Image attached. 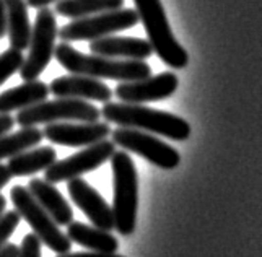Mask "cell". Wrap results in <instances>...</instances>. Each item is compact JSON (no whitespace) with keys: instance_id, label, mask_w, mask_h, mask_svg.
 I'll return each mask as SVG.
<instances>
[{"instance_id":"cell-5","label":"cell","mask_w":262,"mask_h":257,"mask_svg":"<svg viewBox=\"0 0 262 257\" xmlns=\"http://www.w3.org/2000/svg\"><path fill=\"white\" fill-rule=\"evenodd\" d=\"M99 117H101V109L92 103L74 98H57L21 109L15 121L21 127H36L38 124H54L59 121L98 122Z\"/></svg>"},{"instance_id":"cell-26","label":"cell","mask_w":262,"mask_h":257,"mask_svg":"<svg viewBox=\"0 0 262 257\" xmlns=\"http://www.w3.org/2000/svg\"><path fill=\"white\" fill-rule=\"evenodd\" d=\"M15 124L16 121L10 114H0V137L10 132Z\"/></svg>"},{"instance_id":"cell-24","label":"cell","mask_w":262,"mask_h":257,"mask_svg":"<svg viewBox=\"0 0 262 257\" xmlns=\"http://www.w3.org/2000/svg\"><path fill=\"white\" fill-rule=\"evenodd\" d=\"M20 213L16 212H7L4 213L2 217H0V249L7 244L8 241V238H10L13 233H15V229L18 228V225H20Z\"/></svg>"},{"instance_id":"cell-4","label":"cell","mask_w":262,"mask_h":257,"mask_svg":"<svg viewBox=\"0 0 262 257\" xmlns=\"http://www.w3.org/2000/svg\"><path fill=\"white\" fill-rule=\"evenodd\" d=\"M134 2L140 22L147 31L153 52H157L166 66L173 69H184L189 62V56L173 36L165 8L160 0H134Z\"/></svg>"},{"instance_id":"cell-14","label":"cell","mask_w":262,"mask_h":257,"mask_svg":"<svg viewBox=\"0 0 262 257\" xmlns=\"http://www.w3.org/2000/svg\"><path fill=\"white\" fill-rule=\"evenodd\" d=\"M49 91L56 98H74L83 101H99V103H110L113 98V90L101 80L75 75V73L52 80Z\"/></svg>"},{"instance_id":"cell-10","label":"cell","mask_w":262,"mask_h":257,"mask_svg":"<svg viewBox=\"0 0 262 257\" xmlns=\"http://www.w3.org/2000/svg\"><path fill=\"white\" fill-rule=\"evenodd\" d=\"M116 152V143L113 140H101L95 145L86 146L85 150L78 152L72 157L56 161L44 173V179L51 184L57 182H69L75 178H80L82 174L98 169L104 164Z\"/></svg>"},{"instance_id":"cell-15","label":"cell","mask_w":262,"mask_h":257,"mask_svg":"<svg viewBox=\"0 0 262 257\" xmlns=\"http://www.w3.org/2000/svg\"><path fill=\"white\" fill-rule=\"evenodd\" d=\"M90 51L96 56L125 60H145L153 54L150 41L142 38H125V36H104L90 41Z\"/></svg>"},{"instance_id":"cell-32","label":"cell","mask_w":262,"mask_h":257,"mask_svg":"<svg viewBox=\"0 0 262 257\" xmlns=\"http://www.w3.org/2000/svg\"><path fill=\"white\" fill-rule=\"evenodd\" d=\"M5 207H7V199L4 196H0V217L4 215L5 212Z\"/></svg>"},{"instance_id":"cell-3","label":"cell","mask_w":262,"mask_h":257,"mask_svg":"<svg viewBox=\"0 0 262 257\" xmlns=\"http://www.w3.org/2000/svg\"><path fill=\"white\" fill-rule=\"evenodd\" d=\"M111 168L114 178V202L113 215L116 229L122 236L135 231L139 207V178L137 169L127 152H114L111 157Z\"/></svg>"},{"instance_id":"cell-31","label":"cell","mask_w":262,"mask_h":257,"mask_svg":"<svg viewBox=\"0 0 262 257\" xmlns=\"http://www.w3.org/2000/svg\"><path fill=\"white\" fill-rule=\"evenodd\" d=\"M54 2H59V0H26V4H28V7H33V8H44L48 7Z\"/></svg>"},{"instance_id":"cell-1","label":"cell","mask_w":262,"mask_h":257,"mask_svg":"<svg viewBox=\"0 0 262 257\" xmlns=\"http://www.w3.org/2000/svg\"><path fill=\"white\" fill-rule=\"evenodd\" d=\"M54 57L69 73L85 75L96 80L137 81L151 77V69L143 60L113 59L96 54H83L74 49L69 42L59 44L54 51Z\"/></svg>"},{"instance_id":"cell-29","label":"cell","mask_w":262,"mask_h":257,"mask_svg":"<svg viewBox=\"0 0 262 257\" xmlns=\"http://www.w3.org/2000/svg\"><path fill=\"white\" fill-rule=\"evenodd\" d=\"M18 254H20V247L12 243H7L2 249H0V257H18Z\"/></svg>"},{"instance_id":"cell-25","label":"cell","mask_w":262,"mask_h":257,"mask_svg":"<svg viewBox=\"0 0 262 257\" xmlns=\"http://www.w3.org/2000/svg\"><path fill=\"white\" fill-rule=\"evenodd\" d=\"M18 257H41V241L34 233L26 234L23 238Z\"/></svg>"},{"instance_id":"cell-12","label":"cell","mask_w":262,"mask_h":257,"mask_svg":"<svg viewBox=\"0 0 262 257\" xmlns=\"http://www.w3.org/2000/svg\"><path fill=\"white\" fill-rule=\"evenodd\" d=\"M44 139L56 145L66 146H90L111 135V127L107 122H64L48 124L42 131Z\"/></svg>"},{"instance_id":"cell-28","label":"cell","mask_w":262,"mask_h":257,"mask_svg":"<svg viewBox=\"0 0 262 257\" xmlns=\"http://www.w3.org/2000/svg\"><path fill=\"white\" fill-rule=\"evenodd\" d=\"M59 257H124L117 254H101V252H77V254H60Z\"/></svg>"},{"instance_id":"cell-30","label":"cell","mask_w":262,"mask_h":257,"mask_svg":"<svg viewBox=\"0 0 262 257\" xmlns=\"http://www.w3.org/2000/svg\"><path fill=\"white\" fill-rule=\"evenodd\" d=\"M10 179H12V174H10V171H8V168L5 166V164H0V190L10 182Z\"/></svg>"},{"instance_id":"cell-7","label":"cell","mask_w":262,"mask_h":257,"mask_svg":"<svg viewBox=\"0 0 262 257\" xmlns=\"http://www.w3.org/2000/svg\"><path fill=\"white\" fill-rule=\"evenodd\" d=\"M140 22L137 10L119 8L113 12H103L98 15L75 18L69 25L59 30V38L64 42L74 41H95L104 36H111L117 31L134 28Z\"/></svg>"},{"instance_id":"cell-27","label":"cell","mask_w":262,"mask_h":257,"mask_svg":"<svg viewBox=\"0 0 262 257\" xmlns=\"http://www.w3.org/2000/svg\"><path fill=\"white\" fill-rule=\"evenodd\" d=\"M7 34V5L5 0H0V39Z\"/></svg>"},{"instance_id":"cell-2","label":"cell","mask_w":262,"mask_h":257,"mask_svg":"<svg viewBox=\"0 0 262 257\" xmlns=\"http://www.w3.org/2000/svg\"><path fill=\"white\" fill-rule=\"evenodd\" d=\"M101 116L106 122L119 127H130L139 131L168 137L171 140L183 142L191 135V125L183 117L158 109H151L132 103H104Z\"/></svg>"},{"instance_id":"cell-13","label":"cell","mask_w":262,"mask_h":257,"mask_svg":"<svg viewBox=\"0 0 262 257\" xmlns=\"http://www.w3.org/2000/svg\"><path fill=\"white\" fill-rule=\"evenodd\" d=\"M69 194L75 205L88 217L93 226L111 231L116 229V222L113 215V207L106 204V200L99 196V192L93 189L82 178H75L67 184Z\"/></svg>"},{"instance_id":"cell-11","label":"cell","mask_w":262,"mask_h":257,"mask_svg":"<svg viewBox=\"0 0 262 257\" xmlns=\"http://www.w3.org/2000/svg\"><path fill=\"white\" fill-rule=\"evenodd\" d=\"M178 83L179 81L174 73L163 72L157 77H148L137 81H121L114 93L122 103L140 104L169 98L178 90Z\"/></svg>"},{"instance_id":"cell-22","label":"cell","mask_w":262,"mask_h":257,"mask_svg":"<svg viewBox=\"0 0 262 257\" xmlns=\"http://www.w3.org/2000/svg\"><path fill=\"white\" fill-rule=\"evenodd\" d=\"M42 139L44 134L38 127H23L21 131L15 134H5L0 137V160L12 158L25 150L34 148L36 145H39Z\"/></svg>"},{"instance_id":"cell-9","label":"cell","mask_w":262,"mask_h":257,"mask_svg":"<svg viewBox=\"0 0 262 257\" xmlns=\"http://www.w3.org/2000/svg\"><path fill=\"white\" fill-rule=\"evenodd\" d=\"M111 137L117 146L139 155L161 169H174L181 163V155L176 148L148 132L130 127H119L111 132Z\"/></svg>"},{"instance_id":"cell-16","label":"cell","mask_w":262,"mask_h":257,"mask_svg":"<svg viewBox=\"0 0 262 257\" xmlns=\"http://www.w3.org/2000/svg\"><path fill=\"white\" fill-rule=\"evenodd\" d=\"M28 190L59 226H69L72 223L74 210L69 205V202L62 197L60 192L54 187V184H51L46 179L34 178L30 181Z\"/></svg>"},{"instance_id":"cell-21","label":"cell","mask_w":262,"mask_h":257,"mask_svg":"<svg viewBox=\"0 0 262 257\" xmlns=\"http://www.w3.org/2000/svg\"><path fill=\"white\" fill-rule=\"evenodd\" d=\"M124 7V0H59L54 7L57 15L67 18H85L103 12L119 10Z\"/></svg>"},{"instance_id":"cell-18","label":"cell","mask_w":262,"mask_h":257,"mask_svg":"<svg viewBox=\"0 0 262 257\" xmlns=\"http://www.w3.org/2000/svg\"><path fill=\"white\" fill-rule=\"evenodd\" d=\"M7 5V33L10 48L26 51L31 39V30L26 0H5Z\"/></svg>"},{"instance_id":"cell-17","label":"cell","mask_w":262,"mask_h":257,"mask_svg":"<svg viewBox=\"0 0 262 257\" xmlns=\"http://www.w3.org/2000/svg\"><path fill=\"white\" fill-rule=\"evenodd\" d=\"M49 93V85L41 80L25 81L23 85L5 90L4 93H0V114H10L12 111H21L42 103Z\"/></svg>"},{"instance_id":"cell-19","label":"cell","mask_w":262,"mask_h":257,"mask_svg":"<svg viewBox=\"0 0 262 257\" xmlns=\"http://www.w3.org/2000/svg\"><path fill=\"white\" fill-rule=\"evenodd\" d=\"M67 236L70 241H74L83 247H88L93 252L101 254H116L119 251V243L116 238L104 229L96 226H88L80 222H72L67 226Z\"/></svg>"},{"instance_id":"cell-20","label":"cell","mask_w":262,"mask_h":257,"mask_svg":"<svg viewBox=\"0 0 262 257\" xmlns=\"http://www.w3.org/2000/svg\"><path fill=\"white\" fill-rule=\"evenodd\" d=\"M57 161V152L52 146H39V148L25 150L10 158L7 168L12 176H31L39 171H46L51 164Z\"/></svg>"},{"instance_id":"cell-23","label":"cell","mask_w":262,"mask_h":257,"mask_svg":"<svg viewBox=\"0 0 262 257\" xmlns=\"http://www.w3.org/2000/svg\"><path fill=\"white\" fill-rule=\"evenodd\" d=\"M23 62H25L23 51L10 48L8 51L0 54V85H4L15 72L20 70Z\"/></svg>"},{"instance_id":"cell-6","label":"cell","mask_w":262,"mask_h":257,"mask_svg":"<svg viewBox=\"0 0 262 257\" xmlns=\"http://www.w3.org/2000/svg\"><path fill=\"white\" fill-rule=\"evenodd\" d=\"M13 207L21 218H25L33 228L34 234L39 238L42 244L57 254L70 252L72 241L69 236L59 229V225L54 222L52 217L44 210L39 202L33 197L31 192L23 186H15L10 192Z\"/></svg>"},{"instance_id":"cell-8","label":"cell","mask_w":262,"mask_h":257,"mask_svg":"<svg viewBox=\"0 0 262 257\" xmlns=\"http://www.w3.org/2000/svg\"><path fill=\"white\" fill-rule=\"evenodd\" d=\"M59 38L56 12L44 7L39 8L31 30V39L28 46V57L20 69V77L25 81L38 80L46 70L56 51V39Z\"/></svg>"}]
</instances>
